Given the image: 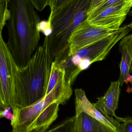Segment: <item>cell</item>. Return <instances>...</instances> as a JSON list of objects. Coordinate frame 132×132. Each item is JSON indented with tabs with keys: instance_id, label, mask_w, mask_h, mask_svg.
Returning a JSON list of instances; mask_svg holds the SVG:
<instances>
[{
	"instance_id": "obj_17",
	"label": "cell",
	"mask_w": 132,
	"mask_h": 132,
	"mask_svg": "<svg viewBox=\"0 0 132 132\" xmlns=\"http://www.w3.org/2000/svg\"><path fill=\"white\" fill-rule=\"evenodd\" d=\"M35 9L39 11H43L46 6H49L50 0H29Z\"/></svg>"
},
{
	"instance_id": "obj_15",
	"label": "cell",
	"mask_w": 132,
	"mask_h": 132,
	"mask_svg": "<svg viewBox=\"0 0 132 132\" xmlns=\"http://www.w3.org/2000/svg\"><path fill=\"white\" fill-rule=\"evenodd\" d=\"M10 17L8 8V0H0V33Z\"/></svg>"
},
{
	"instance_id": "obj_24",
	"label": "cell",
	"mask_w": 132,
	"mask_h": 132,
	"mask_svg": "<svg viewBox=\"0 0 132 132\" xmlns=\"http://www.w3.org/2000/svg\"><path fill=\"white\" fill-rule=\"evenodd\" d=\"M131 69L132 71V67H131Z\"/></svg>"
},
{
	"instance_id": "obj_1",
	"label": "cell",
	"mask_w": 132,
	"mask_h": 132,
	"mask_svg": "<svg viewBox=\"0 0 132 132\" xmlns=\"http://www.w3.org/2000/svg\"><path fill=\"white\" fill-rule=\"evenodd\" d=\"M7 45L16 65H26L38 47L40 19L29 0H8Z\"/></svg>"
},
{
	"instance_id": "obj_22",
	"label": "cell",
	"mask_w": 132,
	"mask_h": 132,
	"mask_svg": "<svg viewBox=\"0 0 132 132\" xmlns=\"http://www.w3.org/2000/svg\"><path fill=\"white\" fill-rule=\"evenodd\" d=\"M131 13H132V11H131ZM127 26H128V28H129L131 30L132 29V22H131L130 24H128Z\"/></svg>"
},
{
	"instance_id": "obj_19",
	"label": "cell",
	"mask_w": 132,
	"mask_h": 132,
	"mask_svg": "<svg viewBox=\"0 0 132 132\" xmlns=\"http://www.w3.org/2000/svg\"><path fill=\"white\" fill-rule=\"evenodd\" d=\"M121 124L122 132H132V118L131 117L123 118Z\"/></svg>"
},
{
	"instance_id": "obj_5",
	"label": "cell",
	"mask_w": 132,
	"mask_h": 132,
	"mask_svg": "<svg viewBox=\"0 0 132 132\" xmlns=\"http://www.w3.org/2000/svg\"><path fill=\"white\" fill-rule=\"evenodd\" d=\"M131 30L128 26H123L112 35L57 63L65 69L67 81L71 85L81 71L87 69L92 63L104 60L116 44Z\"/></svg>"
},
{
	"instance_id": "obj_10",
	"label": "cell",
	"mask_w": 132,
	"mask_h": 132,
	"mask_svg": "<svg viewBox=\"0 0 132 132\" xmlns=\"http://www.w3.org/2000/svg\"><path fill=\"white\" fill-rule=\"evenodd\" d=\"M120 84L119 80L111 81L110 87L104 96L98 98L95 103L92 104L96 108L108 116L118 119L115 111L118 108L121 93Z\"/></svg>"
},
{
	"instance_id": "obj_14",
	"label": "cell",
	"mask_w": 132,
	"mask_h": 132,
	"mask_svg": "<svg viewBox=\"0 0 132 132\" xmlns=\"http://www.w3.org/2000/svg\"><path fill=\"white\" fill-rule=\"evenodd\" d=\"M75 119V116L68 118L55 127L50 130L47 129L43 132L32 131L30 132H71L72 126Z\"/></svg>"
},
{
	"instance_id": "obj_23",
	"label": "cell",
	"mask_w": 132,
	"mask_h": 132,
	"mask_svg": "<svg viewBox=\"0 0 132 132\" xmlns=\"http://www.w3.org/2000/svg\"><path fill=\"white\" fill-rule=\"evenodd\" d=\"M12 132H18L17 131H15V130H12Z\"/></svg>"
},
{
	"instance_id": "obj_11",
	"label": "cell",
	"mask_w": 132,
	"mask_h": 132,
	"mask_svg": "<svg viewBox=\"0 0 132 132\" xmlns=\"http://www.w3.org/2000/svg\"><path fill=\"white\" fill-rule=\"evenodd\" d=\"M119 50L121 53L120 65V76L119 81L120 86L131 81L130 71L132 61V34L127 35L120 41Z\"/></svg>"
},
{
	"instance_id": "obj_2",
	"label": "cell",
	"mask_w": 132,
	"mask_h": 132,
	"mask_svg": "<svg viewBox=\"0 0 132 132\" xmlns=\"http://www.w3.org/2000/svg\"><path fill=\"white\" fill-rule=\"evenodd\" d=\"M53 60L46 36L43 44L37 48L26 65L16 66V108L29 106L45 96Z\"/></svg>"
},
{
	"instance_id": "obj_8",
	"label": "cell",
	"mask_w": 132,
	"mask_h": 132,
	"mask_svg": "<svg viewBox=\"0 0 132 132\" xmlns=\"http://www.w3.org/2000/svg\"><path fill=\"white\" fill-rule=\"evenodd\" d=\"M132 7V0H126L107 8L95 14L88 15L91 24L117 30L126 18Z\"/></svg>"
},
{
	"instance_id": "obj_9",
	"label": "cell",
	"mask_w": 132,
	"mask_h": 132,
	"mask_svg": "<svg viewBox=\"0 0 132 132\" xmlns=\"http://www.w3.org/2000/svg\"><path fill=\"white\" fill-rule=\"evenodd\" d=\"M75 116L85 113L97 120L115 132H122L121 124L113 117L107 115L94 107L81 89L75 90Z\"/></svg>"
},
{
	"instance_id": "obj_13",
	"label": "cell",
	"mask_w": 132,
	"mask_h": 132,
	"mask_svg": "<svg viewBox=\"0 0 132 132\" xmlns=\"http://www.w3.org/2000/svg\"><path fill=\"white\" fill-rule=\"evenodd\" d=\"M65 77V69L53 62L46 95L49 93L56 85Z\"/></svg>"
},
{
	"instance_id": "obj_4",
	"label": "cell",
	"mask_w": 132,
	"mask_h": 132,
	"mask_svg": "<svg viewBox=\"0 0 132 132\" xmlns=\"http://www.w3.org/2000/svg\"><path fill=\"white\" fill-rule=\"evenodd\" d=\"M89 0H72L51 11L48 21L51 32L48 38L53 62L59 63L68 57V40L75 29L88 17Z\"/></svg>"
},
{
	"instance_id": "obj_6",
	"label": "cell",
	"mask_w": 132,
	"mask_h": 132,
	"mask_svg": "<svg viewBox=\"0 0 132 132\" xmlns=\"http://www.w3.org/2000/svg\"><path fill=\"white\" fill-rule=\"evenodd\" d=\"M17 65L0 33V103L12 111L17 105L15 80Z\"/></svg>"
},
{
	"instance_id": "obj_3",
	"label": "cell",
	"mask_w": 132,
	"mask_h": 132,
	"mask_svg": "<svg viewBox=\"0 0 132 132\" xmlns=\"http://www.w3.org/2000/svg\"><path fill=\"white\" fill-rule=\"evenodd\" d=\"M71 85L66 77L48 94L34 104L12 111L11 122L13 130L18 132L46 131L58 116L59 106L68 101L72 94Z\"/></svg>"
},
{
	"instance_id": "obj_16",
	"label": "cell",
	"mask_w": 132,
	"mask_h": 132,
	"mask_svg": "<svg viewBox=\"0 0 132 132\" xmlns=\"http://www.w3.org/2000/svg\"><path fill=\"white\" fill-rule=\"evenodd\" d=\"M125 1L126 0H106L101 5L89 13L88 15L90 14H97L107 8L111 6H112V5H114L116 4Z\"/></svg>"
},
{
	"instance_id": "obj_7",
	"label": "cell",
	"mask_w": 132,
	"mask_h": 132,
	"mask_svg": "<svg viewBox=\"0 0 132 132\" xmlns=\"http://www.w3.org/2000/svg\"><path fill=\"white\" fill-rule=\"evenodd\" d=\"M117 30L91 24L87 18L75 29L69 38L68 56L107 38Z\"/></svg>"
},
{
	"instance_id": "obj_21",
	"label": "cell",
	"mask_w": 132,
	"mask_h": 132,
	"mask_svg": "<svg viewBox=\"0 0 132 132\" xmlns=\"http://www.w3.org/2000/svg\"><path fill=\"white\" fill-rule=\"evenodd\" d=\"M7 108H6L0 103V119L4 118L3 115H4V112Z\"/></svg>"
},
{
	"instance_id": "obj_18",
	"label": "cell",
	"mask_w": 132,
	"mask_h": 132,
	"mask_svg": "<svg viewBox=\"0 0 132 132\" xmlns=\"http://www.w3.org/2000/svg\"><path fill=\"white\" fill-rule=\"evenodd\" d=\"M72 0H50L49 6L50 11L58 9Z\"/></svg>"
},
{
	"instance_id": "obj_20",
	"label": "cell",
	"mask_w": 132,
	"mask_h": 132,
	"mask_svg": "<svg viewBox=\"0 0 132 132\" xmlns=\"http://www.w3.org/2000/svg\"><path fill=\"white\" fill-rule=\"evenodd\" d=\"M106 1V0H89L90 10L89 13Z\"/></svg>"
},
{
	"instance_id": "obj_12",
	"label": "cell",
	"mask_w": 132,
	"mask_h": 132,
	"mask_svg": "<svg viewBox=\"0 0 132 132\" xmlns=\"http://www.w3.org/2000/svg\"><path fill=\"white\" fill-rule=\"evenodd\" d=\"M71 132H115L85 113L75 116Z\"/></svg>"
}]
</instances>
